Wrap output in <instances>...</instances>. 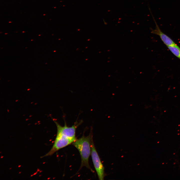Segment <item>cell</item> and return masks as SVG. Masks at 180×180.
Returning <instances> with one entry per match:
<instances>
[{
  "label": "cell",
  "mask_w": 180,
  "mask_h": 180,
  "mask_svg": "<svg viewBox=\"0 0 180 180\" xmlns=\"http://www.w3.org/2000/svg\"><path fill=\"white\" fill-rule=\"evenodd\" d=\"M53 120L56 126V134L64 135L70 138L76 139V130L78 127L82 124V120L79 122L76 120L74 124L71 127L67 126L65 121L64 125L62 126L56 121L54 120Z\"/></svg>",
  "instance_id": "3"
},
{
  "label": "cell",
  "mask_w": 180,
  "mask_h": 180,
  "mask_svg": "<svg viewBox=\"0 0 180 180\" xmlns=\"http://www.w3.org/2000/svg\"><path fill=\"white\" fill-rule=\"evenodd\" d=\"M167 47L174 55L180 60V48L176 44Z\"/></svg>",
  "instance_id": "6"
},
{
  "label": "cell",
  "mask_w": 180,
  "mask_h": 180,
  "mask_svg": "<svg viewBox=\"0 0 180 180\" xmlns=\"http://www.w3.org/2000/svg\"><path fill=\"white\" fill-rule=\"evenodd\" d=\"M91 156L93 164L98 178L104 180L105 176L104 167L96 149L93 139L91 144Z\"/></svg>",
  "instance_id": "4"
},
{
  "label": "cell",
  "mask_w": 180,
  "mask_h": 180,
  "mask_svg": "<svg viewBox=\"0 0 180 180\" xmlns=\"http://www.w3.org/2000/svg\"><path fill=\"white\" fill-rule=\"evenodd\" d=\"M92 132L88 136H83L76 140L72 144L78 151L81 156V163L80 168L86 167L92 172L94 171L90 167L89 163V158L91 154V144L93 139Z\"/></svg>",
  "instance_id": "1"
},
{
  "label": "cell",
  "mask_w": 180,
  "mask_h": 180,
  "mask_svg": "<svg viewBox=\"0 0 180 180\" xmlns=\"http://www.w3.org/2000/svg\"><path fill=\"white\" fill-rule=\"evenodd\" d=\"M76 140L63 135L56 134L52 148L48 153L41 158L52 155L59 150L72 144Z\"/></svg>",
  "instance_id": "2"
},
{
  "label": "cell",
  "mask_w": 180,
  "mask_h": 180,
  "mask_svg": "<svg viewBox=\"0 0 180 180\" xmlns=\"http://www.w3.org/2000/svg\"><path fill=\"white\" fill-rule=\"evenodd\" d=\"M150 12L152 15L154 20L156 24V28L155 29H151V32L154 34L157 35L160 37L164 44L167 46H172L176 44L169 37L163 33L160 30L151 12Z\"/></svg>",
  "instance_id": "5"
}]
</instances>
